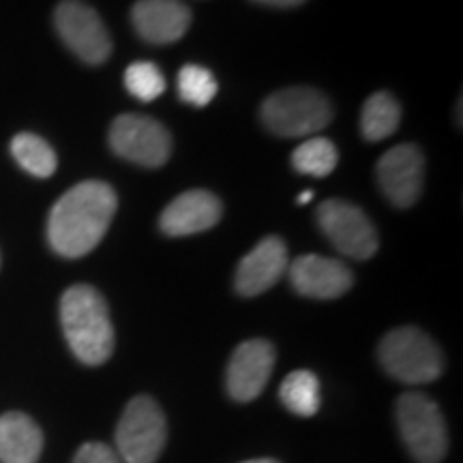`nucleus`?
Segmentation results:
<instances>
[{"mask_svg": "<svg viewBox=\"0 0 463 463\" xmlns=\"http://www.w3.org/2000/svg\"><path fill=\"white\" fill-rule=\"evenodd\" d=\"M317 223L326 239L347 258L369 260L378 251V232L356 204L326 200L317 206Z\"/></svg>", "mask_w": 463, "mask_h": 463, "instance_id": "nucleus-9", "label": "nucleus"}, {"mask_svg": "<svg viewBox=\"0 0 463 463\" xmlns=\"http://www.w3.org/2000/svg\"><path fill=\"white\" fill-rule=\"evenodd\" d=\"M73 463H120V457L116 455L108 444L103 442H86L82 449L78 450Z\"/></svg>", "mask_w": 463, "mask_h": 463, "instance_id": "nucleus-23", "label": "nucleus"}, {"mask_svg": "<svg viewBox=\"0 0 463 463\" xmlns=\"http://www.w3.org/2000/svg\"><path fill=\"white\" fill-rule=\"evenodd\" d=\"M275 367V347L266 339H249L232 354L225 373L228 392L236 402H253L264 391Z\"/></svg>", "mask_w": 463, "mask_h": 463, "instance_id": "nucleus-11", "label": "nucleus"}, {"mask_svg": "<svg viewBox=\"0 0 463 463\" xmlns=\"http://www.w3.org/2000/svg\"><path fill=\"white\" fill-rule=\"evenodd\" d=\"M262 123L281 137H303L331 125L333 106L311 86L277 90L262 103Z\"/></svg>", "mask_w": 463, "mask_h": 463, "instance_id": "nucleus-4", "label": "nucleus"}, {"mask_svg": "<svg viewBox=\"0 0 463 463\" xmlns=\"http://www.w3.org/2000/svg\"><path fill=\"white\" fill-rule=\"evenodd\" d=\"M242 463H279V461L270 459V457H264V459H249V461H242Z\"/></svg>", "mask_w": 463, "mask_h": 463, "instance_id": "nucleus-26", "label": "nucleus"}, {"mask_svg": "<svg viewBox=\"0 0 463 463\" xmlns=\"http://www.w3.org/2000/svg\"><path fill=\"white\" fill-rule=\"evenodd\" d=\"M54 26L67 48L89 65H101L112 54V39L106 24L82 0H62L54 11Z\"/></svg>", "mask_w": 463, "mask_h": 463, "instance_id": "nucleus-8", "label": "nucleus"}, {"mask_svg": "<svg viewBox=\"0 0 463 463\" xmlns=\"http://www.w3.org/2000/svg\"><path fill=\"white\" fill-rule=\"evenodd\" d=\"M279 397L297 416H314L320 410V380L309 369H297L283 380Z\"/></svg>", "mask_w": 463, "mask_h": 463, "instance_id": "nucleus-18", "label": "nucleus"}, {"mask_svg": "<svg viewBox=\"0 0 463 463\" xmlns=\"http://www.w3.org/2000/svg\"><path fill=\"white\" fill-rule=\"evenodd\" d=\"M223 206L211 191L195 189L174 198L161 213L159 225L167 236H191L215 228Z\"/></svg>", "mask_w": 463, "mask_h": 463, "instance_id": "nucleus-15", "label": "nucleus"}, {"mask_svg": "<svg viewBox=\"0 0 463 463\" xmlns=\"http://www.w3.org/2000/svg\"><path fill=\"white\" fill-rule=\"evenodd\" d=\"M378 356L386 373L403 384H430L444 369L442 352L436 341L414 326H402L384 335Z\"/></svg>", "mask_w": 463, "mask_h": 463, "instance_id": "nucleus-3", "label": "nucleus"}, {"mask_svg": "<svg viewBox=\"0 0 463 463\" xmlns=\"http://www.w3.org/2000/svg\"><path fill=\"white\" fill-rule=\"evenodd\" d=\"M176 89L184 103H191V106L195 108H204L215 99L219 84L215 75L208 71L206 67L184 65L181 71H178Z\"/></svg>", "mask_w": 463, "mask_h": 463, "instance_id": "nucleus-21", "label": "nucleus"}, {"mask_svg": "<svg viewBox=\"0 0 463 463\" xmlns=\"http://www.w3.org/2000/svg\"><path fill=\"white\" fill-rule=\"evenodd\" d=\"M289 281L307 298L331 300L344 297L354 283V275L339 260L307 253L289 266Z\"/></svg>", "mask_w": 463, "mask_h": 463, "instance_id": "nucleus-12", "label": "nucleus"}, {"mask_svg": "<svg viewBox=\"0 0 463 463\" xmlns=\"http://www.w3.org/2000/svg\"><path fill=\"white\" fill-rule=\"evenodd\" d=\"M253 3L264 5V7H275V9H294L307 3V0H253Z\"/></svg>", "mask_w": 463, "mask_h": 463, "instance_id": "nucleus-24", "label": "nucleus"}, {"mask_svg": "<svg viewBox=\"0 0 463 463\" xmlns=\"http://www.w3.org/2000/svg\"><path fill=\"white\" fill-rule=\"evenodd\" d=\"M311 198H314V194H311V191H305V194L298 195V204H309Z\"/></svg>", "mask_w": 463, "mask_h": 463, "instance_id": "nucleus-25", "label": "nucleus"}, {"mask_svg": "<svg viewBox=\"0 0 463 463\" xmlns=\"http://www.w3.org/2000/svg\"><path fill=\"white\" fill-rule=\"evenodd\" d=\"M425 181V157L414 144H399L386 150L378 161L382 194L399 208L412 206L420 198Z\"/></svg>", "mask_w": 463, "mask_h": 463, "instance_id": "nucleus-10", "label": "nucleus"}, {"mask_svg": "<svg viewBox=\"0 0 463 463\" xmlns=\"http://www.w3.org/2000/svg\"><path fill=\"white\" fill-rule=\"evenodd\" d=\"M402 123V106L391 92L382 90L364 101L361 112V131L369 142L391 137Z\"/></svg>", "mask_w": 463, "mask_h": 463, "instance_id": "nucleus-17", "label": "nucleus"}, {"mask_svg": "<svg viewBox=\"0 0 463 463\" xmlns=\"http://www.w3.org/2000/svg\"><path fill=\"white\" fill-rule=\"evenodd\" d=\"M131 22L144 42L170 45L184 37L191 26V9L183 0H137Z\"/></svg>", "mask_w": 463, "mask_h": 463, "instance_id": "nucleus-13", "label": "nucleus"}, {"mask_svg": "<svg viewBox=\"0 0 463 463\" xmlns=\"http://www.w3.org/2000/svg\"><path fill=\"white\" fill-rule=\"evenodd\" d=\"M61 322L78 361L103 364L114 352V326L106 298L86 283L71 286L61 298Z\"/></svg>", "mask_w": 463, "mask_h": 463, "instance_id": "nucleus-2", "label": "nucleus"}, {"mask_svg": "<svg viewBox=\"0 0 463 463\" xmlns=\"http://www.w3.org/2000/svg\"><path fill=\"white\" fill-rule=\"evenodd\" d=\"M11 155L22 170L37 178H50L56 172L58 159L54 148L34 133H17L11 140Z\"/></svg>", "mask_w": 463, "mask_h": 463, "instance_id": "nucleus-19", "label": "nucleus"}, {"mask_svg": "<svg viewBox=\"0 0 463 463\" xmlns=\"http://www.w3.org/2000/svg\"><path fill=\"white\" fill-rule=\"evenodd\" d=\"M337 148L326 137H311V140L300 144L292 155L294 170L316 178L328 176L337 167Z\"/></svg>", "mask_w": 463, "mask_h": 463, "instance_id": "nucleus-20", "label": "nucleus"}, {"mask_svg": "<svg viewBox=\"0 0 463 463\" xmlns=\"http://www.w3.org/2000/svg\"><path fill=\"white\" fill-rule=\"evenodd\" d=\"M165 439V416L159 403L148 395L133 397L116 427V455L125 463H155Z\"/></svg>", "mask_w": 463, "mask_h": 463, "instance_id": "nucleus-6", "label": "nucleus"}, {"mask_svg": "<svg viewBox=\"0 0 463 463\" xmlns=\"http://www.w3.org/2000/svg\"><path fill=\"white\" fill-rule=\"evenodd\" d=\"M125 89L137 101H155L164 95L165 75L150 61H136L125 69Z\"/></svg>", "mask_w": 463, "mask_h": 463, "instance_id": "nucleus-22", "label": "nucleus"}, {"mask_svg": "<svg viewBox=\"0 0 463 463\" xmlns=\"http://www.w3.org/2000/svg\"><path fill=\"white\" fill-rule=\"evenodd\" d=\"M114 189L101 181H84L69 189L52 208L48 241L58 256L82 258L99 245L116 215Z\"/></svg>", "mask_w": 463, "mask_h": 463, "instance_id": "nucleus-1", "label": "nucleus"}, {"mask_svg": "<svg viewBox=\"0 0 463 463\" xmlns=\"http://www.w3.org/2000/svg\"><path fill=\"white\" fill-rule=\"evenodd\" d=\"M109 146L131 164L159 167L170 159L172 136L150 116L120 114L109 127Z\"/></svg>", "mask_w": 463, "mask_h": 463, "instance_id": "nucleus-7", "label": "nucleus"}, {"mask_svg": "<svg viewBox=\"0 0 463 463\" xmlns=\"http://www.w3.org/2000/svg\"><path fill=\"white\" fill-rule=\"evenodd\" d=\"M288 269V249L279 236L260 241L236 269L234 286L241 297H258L281 279Z\"/></svg>", "mask_w": 463, "mask_h": 463, "instance_id": "nucleus-14", "label": "nucleus"}, {"mask_svg": "<svg viewBox=\"0 0 463 463\" xmlns=\"http://www.w3.org/2000/svg\"><path fill=\"white\" fill-rule=\"evenodd\" d=\"M397 427L408 453L419 463H439L447 457V422L438 403L422 392H405L397 399Z\"/></svg>", "mask_w": 463, "mask_h": 463, "instance_id": "nucleus-5", "label": "nucleus"}, {"mask_svg": "<svg viewBox=\"0 0 463 463\" xmlns=\"http://www.w3.org/2000/svg\"><path fill=\"white\" fill-rule=\"evenodd\" d=\"M43 450V433L31 416L7 412L0 416V461L37 463Z\"/></svg>", "mask_w": 463, "mask_h": 463, "instance_id": "nucleus-16", "label": "nucleus"}]
</instances>
